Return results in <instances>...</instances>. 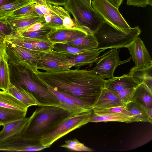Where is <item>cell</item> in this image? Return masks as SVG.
I'll use <instances>...</instances> for the list:
<instances>
[{"instance_id": "cell-8", "label": "cell", "mask_w": 152, "mask_h": 152, "mask_svg": "<svg viewBox=\"0 0 152 152\" xmlns=\"http://www.w3.org/2000/svg\"><path fill=\"white\" fill-rule=\"evenodd\" d=\"M93 8L103 19L121 29L131 28L117 9L107 0L91 1Z\"/></svg>"}, {"instance_id": "cell-44", "label": "cell", "mask_w": 152, "mask_h": 152, "mask_svg": "<svg viewBox=\"0 0 152 152\" xmlns=\"http://www.w3.org/2000/svg\"><path fill=\"white\" fill-rule=\"evenodd\" d=\"M67 0H56L57 5L64 6Z\"/></svg>"}, {"instance_id": "cell-21", "label": "cell", "mask_w": 152, "mask_h": 152, "mask_svg": "<svg viewBox=\"0 0 152 152\" xmlns=\"http://www.w3.org/2000/svg\"><path fill=\"white\" fill-rule=\"evenodd\" d=\"M128 75L139 84L144 83L152 90V65L144 68L134 66L130 70Z\"/></svg>"}, {"instance_id": "cell-43", "label": "cell", "mask_w": 152, "mask_h": 152, "mask_svg": "<svg viewBox=\"0 0 152 152\" xmlns=\"http://www.w3.org/2000/svg\"><path fill=\"white\" fill-rule=\"evenodd\" d=\"M16 0H0V7L15 1Z\"/></svg>"}, {"instance_id": "cell-33", "label": "cell", "mask_w": 152, "mask_h": 152, "mask_svg": "<svg viewBox=\"0 0 152 152\" xmlns=\"http://www.w3.org/2000/svg\"><path fill=\"white\" fill-rule=\"evenodd\" d=\"M32 2V0H16L0 7V18L4 17L18 9Z\"/></svg>"}, {"instance_id": "cell-42", "label": "cell", "mask_w": 152, "mask_h": 152, "mask_svg": "<svg viewBox=\"0 0 152 152\" xmlns=\"http://www.w3.org/2000/svg\"><path fill=\"white\" fill-rule=\"evenodd\" d=\"M115 7L118 9L123 0H107Z\"/></svg>"}, {"instance_id": "cell-35", "label": "cell", "mask_w": 152, "mask_h": 152, "mask_svg": "<svg viewBox=\"0 0 152 152\" xmlns=\"http://www.w3.org/2000/svg\"><path fill=\"white\" fill-rule=\"evenodd\" d=\"M32 1L35 8L40 10L45 15H49L53 17L56 15L51 8V4L46 0H32Z\"/></svg>"}, {"instance_id": "cell-26", "label": "cell", "mask_w": 152, "mask_h": 152, "mask_svg": "<svg viewBox=\"0 0 152 152\" xmlns=\"http://www.w3.org/2000/svg\"><path fill=\"white\" fill-rule=\"evenodd\" d=\"M62 43L85 49L95 48L98 46L97 42L93 34H88Z\"/></svg>"}, {"instance_id": "cell-22", "label": "cell", "mask_w": 152, "mask_h": 152, "mask_svg": "<svg viewBox=\"0 0 152 152\" xmlns=\"http://www.w3.org/2000/svg\"><path fill=\"white\" fill-rule=\"evenodd\" d=\"M152 91L145 83H142L136 88L132 100L138 101L147 108H152Z\"/></svg>"}, {"instance_id": "cell-6", "label": "cell", "mask_w": 152, "mask_h": 152, "mask_svg": "<svg viewBox=\"0 0 152 152\" xmlns=\"http://www.w3.org/2000/svg\"><path fill=\"white\" fill-rule=\"evenodd\" d=\"M92 112L70 115L62 119L39 139V143L43 145L50 147L59 139L89 123Z\"/></svg>"}, {"instance_id": "cell-47", "label": "cell", "mask_w": 152, "mask_h": 152, "mask_svg": "<svg viewBox=\"0 0 152 152\" xmlns=\"http://www.w3.org/2000/svg\"><path fill=\"white\" fill-rule=\"evenodd\" d=\"M50 3L53 5H57L56 0H46Z\"/></svg>"}, {"instance_id": "cell-48", "label": "cell", "mask_w": 152, "mask_h": 152, "mask_svg": "<svg viewBox=\"0 0 152 152\" xmlns=\"http://www.w3.org/2000/svg\"><path fill=\"white\" fill-rule=\"evenodd\" d=\"M2 125V123L1 122H0V126H1V125Z\"/></svg>"}, {"instance_id": "cell-32", "label": "cell", "mask_w": 152, "mask_h": 152, "mask_svg": "<svg viewBox=\"0 0 152 152\" xmlns=\"http://www.w3.org/2000/svg\"><path fill=\"white\" fill-rule=\"evenodd\" d=\"M92 110L93 113L98 115H112L135 117L126 110L125 106H118L103 110Z\"/></svg>"}, {"instance_id": "cell-2", "label": "cell", "mask_w": 152, "mask_h": 152, "mask_svg": "<svg viewBox=\"0 0 152 152\" xmlns=\"http://www.w3.org/2000/svg\"><path fill=\"white\" fill-rule=\"evenodd\" d=\"M29 117L21 133L24 137L34 140L39 139L58 122L70 115L56 106H39Z\"/></svg>"}, {"instance_id": "cell-16", "label": "cell", "mask_w": 152, "mask_h": 152, "mask_svg": "<svg viewBox=\"0 0 152 152\" xmlns=\"http://www.w3.org/2000/svg\"><path fill=\"white\" fill-rule=\"evenodd\" d=\"M105 50L95 48L78 54L67 55V56L72 67L79 69L81 66L97 61L98 56Z\"/></svg>"}, {"instance_id": "cell-34", "label": "cell", "mask_w": 152, "mask_h": 152, "mask_svg": "<svg viewBox=\"0 0 152 152\" xmlns=\"http://www.w3.org/2000/svg\"><path fill=\"white\" fill-rule=\"evenodd\" d=\"M60 147L75 151H93L92 149L85 146L76 138L65 141V143L61 145Z\"/></svg>"}, {"instance_id": "cell-38", "label": "cell", "mask_w": 152, "mask_h": 152, "mask_svg": "<svg viewBox=\"0 0 152 152\" xmlns=\"http://www.w3.org/2000/svg\"><path fill=\"white\" fill-rule=\"evenodd\" d=\"M14 33L7 23L0 19V35L5 37Z\"/></svg>"}, {"instance_id": "cell-20", "label": "cell", "mask_w": 152, "mask_h": 152, "mask_svg": "<svg viewBox=\"0 0 152 152\" xmlns=\"http://www.w3.org/2000/svg\"><path fill=\"white\" fill-rule=\"evenodd\" d=\"M7 91L28 108L32 106H42L31 93L21 87H16L11 83Z\"/></svg>"}, {"instance_id": "cell-14", "label": "cell", "mask_w": 152, "mask_h": 152, "mask_svg": "<svg viewBox=\"0 0 152 152\" xmlns=\"http://www.w3.org/2000/svg\"><path fill=\"white\" fill-rule=\"evenodd\" d=\"M126 105L113 92L104 87L91 109L92 110H103Z\"/></svg>"}, {"instance_id": "cell-9", "label": "cell", "mask_w": 152, "mask_h": 152, "mask_svg": "<svg viewBox=\"0 0 152 152\" xmlns=\"http://www.w3.org/2000/svg\"><path fill=\"white\" fill-rule=\"evenodd\" d=\"M116 48H112L106 52L98 60L96 66L92 69L97 75L103 78H111L114 77L116 67L121 64L130 61L131 57L121 61L119 56V51Z\"/></svg>"}, {"instance_id": "cell-29", "label": "cell", "mask_w": 152, "mask_h": 152, "mask_svg": "<svg viewBox=\"0 0 152 152\" xmlns=\"http://www.w3.org/2000/svg\"><path fill=\"white\" fill-rule=\"evenodd\" d=\"M51 7L55 13L61 19L65 28L83 30L76 24L74 19L71 18L69 12L64 7L52 4Z\"/></svg>"}, {"instance_id": "cell-37", "label": "cell", "mask_w": 152, "mask_h": 152, "mask_svg": "<svg viewBox=\"0 0 152 152\" xmlns=\"http://www.w3.org/2000/svg\"><path fill=\"white\" fill-rule=\"evenodd\" d=\"M23 37L27 42L31 44L36 48L41 51L49 52L53 49V44L34 40L29 38Z\"/></svg>"}, {"instance_id": "cell-36", "label": "cell", "mask_w": 152, "mask_h": 152, "mask_svg": "<svg viewBox=\"0 0 152 152\" xmlns=\"http://www.w3.org/2000/svg\"><path fill=\"white\" fill-rule=\"evenodd\" d=\"M135 89L136 88H127L112 92L126 104L132 100Z\"/></svg>"}, {"instance_id": "cell-5", "label": "cell", "mask_w": 152, "mask_h": 152, "mask_svg": "<svg viewBox=\"0 0 152 152\" xmlns=\"http://www.w3.org/2000/svg\"><path fill=\"white\" fill-rule=\"evenodd\" d=\"M64 7L72 15L76 24L88 34H93L104 21L92 7L81 0H67Z\"/></svg>"}, {"instance_id": "cell-1", "label": "cell", "mask_w": 152, "mask_h": 152, "mask_svg": "<svg viewBox=\"0 0 152 152\" xmlns=\"http://www.w3.org/2000/svg\"><path fill=\"white\" fill-rule=\"evenodd\" d=\"M36 81H43L84 103L88 108L104 87L105 80L92 69H69L57 71L31 72Z\"/></svg>"}, {"instance_id": "cell-18", "label": "cell", "mask_w": 152, "mask_h": 152, "mask_svg": "<svg viewBox=\"0 0 152 152\" xmlns=\"http://www.w3.org/2000/svg\"><path fill=\"white\" fill-rule=\"evenodd\" d=\"M139 84L128 74L114 77L105 80L104 87L112 92L136 88Z\"/></svg>"}, {"instance_id": "cell-39", "label": "cell", "mask_w": 152, "mask_h": 152, "mask_svg": "<svg viewBox=\"0 0 152 152\" xmlns=\"http://www.w3.org/2000/svg\"><path fill=\"white\" fill-rule=\"evenodd\" d=\"M126 4L129 6L145 7L147 5L152 6V0H127Z\"/></svg>"}, {"instance_id": "cell-24", "label": "cell", "mask_w": 152, "mask_h": 152, "mask_svg": "<svg viewBox=\"0 0 152 152\" xmlns=\"http://www.w3.org/2000/svg\"><path fill=\"white\" fill-rule=\"evenodd\" d=\"M0 106L26 112L28 108L7 91L0 90Z\"/></svg>"}, {"instance_id": "cell-46", "label": "cell", "mask_w": 152, "mask_h": 152, "mask_svg": "<svg viewBox=\"0 0 152 152\" xmlns=\"http://www.w3.org/2000/svg\"><path fill=\"white\" fill-rule=\"evenodd\" d=\"M147 112L150 117L152 118V108H146Z\"/></svg>"}, {"instance_id": "cell-45", "label": "cell", "mask_w": 152, "mask_h": 152, "mask_svg": "<svg viewBox=\"0 0 152 152\" xmlns=\"http://www.w3.org/2000/svg\"><path fill=\"white\" fill-rule=\"evenodd\" d=\"M85 4L90 7H92L91 5V0H81Z\"/></svg>"}, {"instance_id": "cell-7", "label": "cell", "mask_w": 152, "mask_h": 152, "mask_svg": "<svg viewBox=\"0 0 152 152\" xmlns=\"http://www.w3.org/2000/svg\"><path fill=\"white\" fill-rule=\"evenodd\" d=\"M6 52L9 64L22 66L35 72L38 70L36 68L37 61L48 52L31 50L6 42Z\"/></svg>"}, {"instance_id": "cell-28", "label": "cell", "mask_w": 152, "mask_h": 152, "mask_svg": "<svg viewBox=\"0 0 152 152\" xmlns=\"http://www.w3.org/2000/svg\"><path fill=\"white\" fill-rule=\"evenodd\" d=\"M27 112L0 106V122L3 124L22 119Z\"/></svg>"}, {"instance_id": "cell-25", "label": "cell", "mask_w": 152, "mask_h": 152, "mask_svg": "<svg viewBox=\"0 0 152 152\" xmlns=\"http://www.w3.org/2000/svg\"><path fill=\"white\" fill-rule=\"evenodd\" d=\"M125 107L139 122H146L152 124V118L148 115L146 108L138 101L132 100L127 103Z\"/></svg>"}, {"instance_id": "cell-19", "label": "cell", "mask_w": 152, "mask_h": 152, "mask_svg": "<svg viewBox=\"0 0 152 152\" xmlns=\"http://www.w3.org/2000/svg\"><path fill=\"white\" fill-rule=\"evenodd\" d=\"M0 19L5 21L14 33L34 23L45 20L44 17L40 15L20 18L4 17Z\"/></svg>"}, {"instance_id": "cell-11", "label": "cell", "mask_w": 152, "mask_h": 152, "mask_svg": "<svg viewBox=\"0 0 152 152\" xmlns=\"http://www.w3.org/2000/svg\"><path fill=\"white\" fill-rule=\"evenodd\" d=\"M50 147L42 145L39 141L25 137L20 134L0 143V151H40Z\"/></svg>"}, {"instance_id": "cell-23", "label": "cell", "mask_w": 152, "mask_h": 152, "mask_svg": "<svg viewBox=\"0 0 152 152\" xmlns=\"http://www.w3.org/2000/svg\"><path fill=\"white\" fill-rule=\"evenodd\" d=\"M10 84V68L6 49L0 58V89L7 91Z\"/></svg>"}, {"instance_id": "cell-40", "label": "cell", "mask_w": 152, "mask_h": 152, "mask_svg": "<svg viewBox=\"0 0 152 152\" xmlns=\"http://www.w3.org/2000/svg\"><path fill=\"white\" fill-rule=\"evenodd\" d=\"M45 24L46 22L45 20L42 22L37 23L25 28L17 32L31 31H37L44 26L45 25Z\"/></svg>"}, {"instance_id": "cell-41", "label": "cell", "mask_w": 152, "mask_h": 152, "mask_svg": "<svg viewBox=\"0 0 152 152\" xmlns=\"http://www.w3.org/2000/svg\"><path fill=\"white\" fill-rule=\"evenodd\" d=\"M6 49V42L5 37L0 35V58L3 53Z\"/></svg>"}, {"instance_id": "cell-13", "label": "cell", "mask_w": 152, "mask_h": 152, "mask_svg": "<svg viewBox=\"0 0 152 152\" xmlns=\"http://www.w3.org/2000/svg\"><path fill=\"white\" fill-rule=\"evenodd\" d=\"M46 87L58 99L61 103L60 107L70 115L92 112L91 108H84L77 103L70 96L55 89L46 83L41 81H36Z\"/></svg>"}, {"instance_id": "cell-10", "label": "cell", "mask_w": 152, "mask_h": 152, "mask_svg": "<svg viewBox=\"0 0 152 152\" xmlns=\"http://www.w3.org/2000/svg\"><path fill=\"white\" fill-rule=\"evenodd\" d=\"M72 67L67 55L54 50L42 56L37 61L36 68L47 72L57 71Z\"/></svg>"}, {"instance_id": "cell-27", "label": "cell", "mask_w": 152, "mask_h": 152, "mask_svg": "<svg viewBox=\"0 0 152 152\" xmlns=\"http://www.w3.org/2000/svg\"><path fill=\"white\" fill-rule=\"evenodd\" d=\"M53 29L45 26L40 29L35 31L16 33L24 37L30 38L33 40L53 44L49 39L48 36Z\"/></svg>"}, {"instance_id": "cell-4", "label": "cell", "mask_w": 152, "mask_h": 152, "mask_svg": "<svg viewBox=\"0 0 152 152\" xmlns=\"http://www.w3.org/2000/svg\"><path fill=\"white\" fill-rule=\"evenodd\" d=\"M141 33L138 26L121 29L104 20L93 35L98 43L96 48L106 50L125 48L138 37Z\"/></svg>"}, {"instance_id": "cell-17", "label": "cell", "mask_w": 152, "mask_h": 152, "mask_svg": "<svg viewBox=\"0 0 152 152\" xmlns=\"http://www.w3.org/2000/svg\"><path fill=\"white\" fill-rule=\"evenodd\" d=\"M29 117L13 121L2 124L0 131V143L21 134L28 122Z\"/></svg>"}, {"instance_id": "cell-12", "label": "cell", "mask_w": 152, "mask_h": 152, "mask_svg": "<svg viewBox=\"0 0 152 152\" xmlns=\"http://www.w3.org/2000/svg\"><path fill=\"white\" fill-rule=\"evenodd\" d=\"M125 48L128 49L135 67L144 68L152 65L151 56L140 38L137 37Z\"/></svg>"}, {"instance_id": "cell-30", "label": "cell", "mask_w": 152, "mask_h": 152, "mask_svg": "<svg viewBox=\"0 0 152 152\" xmlns=\"http://www.w3.org/2000/svg\"><path fill=\"white\" fill-rule=\"evenodd\" d=\"M116 121L127 123L139 122L134 117L118 116L112 115H98L92 112L89 120V122Z\"/></svg>"}, {"instance_id": "cell-3", "label": "cell", "mask_w": 152, "mask_h": 152, "mask_svg": "<svg viewBox=\"0 0 152 152\" xmlns=\"http://www.w3.org/2000/svg\"><path fill=\"white\" fill-rule=\"evenodd\" d=\"M11 83L31 93L42 106L60 107L58 99L44 86L35 81L31 71L24 67L9 64Z\"/></svg>"}, {"instance_id": "cell-31", "label": "cell", "mask_w": 152, "mask_h": 152, "mask_svg": "<svg viewBox=\"0 0 152 152\" xmlns=\"http://www.w3.org/2000/svg\"><path fill=\"white\" fill-rule=\"evenodd\" d=\"M38 15H39L37 13L34 4L32 1L30 3L16 10L4 17L20 18Z\"/></svg>"}, {"instance_id": "cell-15", "label": "cell", "mask_w": 152, "mask_h": 152, "mask_svg": "<svg viewBox=\"0 0 152 152\" xmlns=\"http://www.w3.org/2000/svg\"><path fill=\"white\" fill-rule=\"evenodd\" d=\"M88 34L82 30L64 28L53 29L48 34V37L53 44L64 43Z\"/></svg>"}]
</instances>
